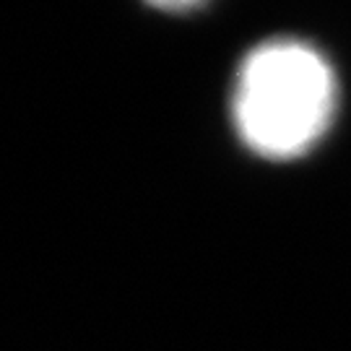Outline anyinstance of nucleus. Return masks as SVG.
I'll return each instance as SVG.
<instances>
[{
    "label": "nucleus",
    "instance_id": "nucleus-1",
    "mask_svg": "<svg viewBox=\"0 0 351 351\" xmlns=\"http://www.w3.org/2000/svg\"><path fill=\"white\" fill-rule=\"evenodd\" d=\"M336 78L320 52L294 39H271L247 52L234 78L232 117L239 138L261 156L294 159L326 133Z\"/></svg>",
    "mask_w": 351,
    "mask_h": 351
},
{
    "label": "nucleus",
    "instance_id": "nucleus-2",
    "mask_svg": "<svg viewBox=\"0 0 351 351\" xmlns=\"http://www.w3.org/2000/svg\"><path fill=\"white\" fill-rule=\"evenodd\" d=\"M156 8H164V11H188V8H195L201 5L203 0H146Z\"/></svg>",
    "mask_w": 351,
    "mask_h": 351
}]
</instances>
